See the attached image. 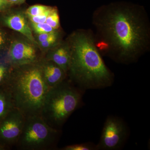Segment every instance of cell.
<instances>
[{
	"mask_svg": "<svg viewBox=\"0 0 150 150\" xmlns=\"http://www.w3.org/2000/svg\"><path fill=\"white\" fill-rule=\"evenodd\" d=\"M60 129L48 125L40 115L25 117L16 146L23 150H45L55 147L60 135Z\"/></svg>",
	"mask_w": 150,
	"mask_h": 150,
	"instance_id": "obj_5",
	"label": "cell"
},
{
	"mask_svg": "<svg viewBox=\"0 0 150 150\" xmlns=\"http://www.w3.org/2000/svg\"><path fill=\"white\" fill-rule=\"evenodd\" d=\"M5 24L15 31L20 33L33 43H36L31 30L25 17L22 14H12L5 17Z\"/></svg>",
	"mask_w": 150,
	"mask_h": 150,
	"instance_id": "obj_10",
	"label": "cell"
},
{
	"mask_svg": "<svg viewBox=\"0 0 150 150\" xmlns=\"http://www.w3.org/2000/svg\"><path fill=\"white\" fill-rule=\"evenodd\" d=\"M85 92L66 79L49 89L40 116L51 127L60 129L70 115L82 105Z\"/></svg>",
	"mask_w": 150,
	"mask_h": 150,
	"instance_id": "obj_4",
	"label": "cell"
},
{
	"mask_svg": "<svg viewBox=\"0 0 150 150\" xmlns=\"http://www.w3.org/2000/svg\"><path fill=\"white\" fill-rule=\"evenodd\" d=\"M9 5H10L9 4L7 1L0 0V11L6 8Z\"/></svg>",
	"mask_w": 150,
	"mask_h": 150,
	"instance_id": "obj_21",
	"label": "cell"
},
{
	"mask_svg": "<svg viewBox=\"0 0 150 150\" xmlns=\"http://www.w3.org/2000/svg\"><path fill=\"white\" fill-rule=\"evenodd\" d=\"M54 8L50 7V8L48 9V10L41 14L36 16H28V18L31 23H45L48 16L49 15V14L51 13Z\"/></svg>",
	"mask_w": 150,
	"mask_h": 150,
	"instance_id": "obj_17",
	"label": "cell"
},
{
	"mask_svg": "<svg viewBox=\"0 0 150 150\" xmlns=\"http://www.w3.org/2000/svg\"><path fill=\"white\" fill-rule=\"evenodd\" d=\"M62 150H96V144L92 142L69 145L62 148Z\"/></svg>",
	"mask_w": 150,
	"mask_h": 150,
	"instance_id": "obj_14",
	"label": "cell"
},
{
	"mask_svg": "<svg viewBox=\"0 0 150 150\" xmlns=\"http://www.w3.org/2000/svg\"><path fill=\"white\" fill-rule=\"evenodd\" d=\"M59 38V33L56 32L51 37L49 38L47 40L40 43V45L42 47L44 48H49L53 46L58 41Z\"/></svg>",
	"mask_w": 150,
	"mask_h": 150,
	"instance_id": "obj_19",
	"label": "cell"
},
{
	"mask_svg": "<svg viewBox=\"0 0 150 150\" xmlns=\"http://www.w3.org/2000/svg\"><path fill=\"white\" fill-rule=\"evenodd\" d=\"M46 23L55 30L59 29L60 28L59 15L58 10L56 8L54 7L51 13L49 14L46 19Z\"/></svg>",
	"mask_w": 150,
	"mask_h": 150,
	"instance_id": "obj_13",
	"label": "cell"
},
{
	"mask_svg": "<svg viewBox=\"0 0 150 150\" xmlns=\"http://www.w3.org/2000/svg\"><path fill=\"white\" fill-rule=\"evenodd\" d=\"M37 60L35 48L28 43L17 41L11 45L8 52V61L12 67L34 64L37 63Z\"/></svg>",
	"mask_w": 150,
	"mask_h": 150,
	"instance_id": "obj_8",
	"label": "cell"
},
{
	"mask_svg": "<svg viewBox=\"0 0 150 150\" xmlns=\"http://www.w3.org/2000/svg\"><path fill=\"white\" fill-rule=\"evenodd\" d=\"M10 73L8 67L4 64H0V86L6 83Z\"/></svg>",
	"mask_w": 150,
	"mask_h": 150,
	"instance_id": "obj_18",
	"label": "cell"
},
{
	"mask_svg": "<svg viewBox=\"0 0 150 150\" xmlns=\"http://www.w3.org/2000/svg\"><path fill=\"white\" fill-rule=\"evenodd\" d=\"M14 108L12 98L5 85L0 86V122Z\"/></svg>",
	"mask_w": 150,
	"mask_h": 150,
	"instance_id": "obj_12",
	"label": "cell"
},
{
	"mask_svg": "<svg viewBox=\"0 0 150 150\" xmlns=\"http://www.w3.org/2000/svg\"><path fill=\"white\" fill-rule=\"evenodd\" d=\"M10 5L21 4L25 2V0H7Z\"/></svg>",
	"mask_w": 150,
	"mask_h": 150,
	"instance_id": "obj_22",
	"label": "cell"
},
{
	"mask_svg": "<svg viewBox=\"0 0 150 150\" xmlns=\"http://www.w3.org/2000/svg\"><path fill=\"white\" fill-rule=\"evenodd\" d=\"M4 1H7V0H4Z\"/></svg>",
	"mask_w": 150,
	"mask_h": 150,
	"instance_id": "obj_24",
	"label": "cell"
},
{
	"mask_svg": "<svg viewBox=\"0 0 150 150\" xmlns=\"http://www.w3.org/2000/svg\"><path fill=\"white\" fill-rule=\"evenodd\" d=\"M50 7L41 5H35L29 7L25 13L28 17L36 16L45 12Z\"/></svg>",
	"mask_w": 150,
	"mask_h": 150,
	"instance_id": "obj_15",
	"label": "cell"
},
{
	"mask_svg": "<svg viewBox=\"0 0 150 150\" xmlns=\"http://www.w3.org/2000/svg\"><path fill=\"white\" fill-rule=\"evenodd\" d=\"M71 59L67 75L81 89H100L111 86L113 73L105 64L96 43L93 33L81 30L69 39Z\"/></svg>",
	"mask_w": 150,
	"mask_h": 150,
	"instance_id": "obj_2",
	"label": "cell"
},
{
	"mask_svg": "<svg viewBox=\"0 0 150 150\" xmlns=\"http://www.w3.org/2000/svg\"><path fill=\"white\" fill-rule=\"evenodd\" d=\"M4 85L12 98L14 106L25 117L40 115L43 103L49 90L38 62L13 67Z\"/></svg>",
	"mask_w": 150,
	"mask_h": 150,
	"instance_id": "obj_3",
	"label": "cell"
},
{
	"mask_svg": "<svg viewBox=\"0 0 150 150\" xmlns=\"http://www.w3.org/2000/svg\"><path fill=\"white\" fill-rule=\"evenodd\" d=\"M92 23L98 51L114 62L136 63L149 50V21L142 6L125 1L104 5L94 12Z\"/></svg>",
	"mask_w": 150,
	"mask_h": 150,
	"instance_id": "obj_1",
	"label": "cell"
},
{
	"mask_svg": "<svg viewBox=\"0 0 150 150\" xmlns=\"http://www.w3.org/2000/svg\"><path fill=\"white\" fill-rule=\"evenodd\" d=\"M130 134L122 118L109 115L105 119L96 150H117L123 147Z\"/></svg>",
	"mask_w": 150,
	"mask_h": 150,
	"instance_id": "obj_6",
	"label": "cell"
},
{
	"mask_svg": "<svg viewBox=\"0 0 150 150\" xmlns=\"http://www.w3.org/2000/svg\"><path fill=\"white\" fill-rule=\"evenodd\" d=\"M71 59V50L68 43L63 44L56 48L50 54L47 60L54 62L67 74Z\"/></svg>",
	"mask_w": 150,
	"mask_h": 150,
	"instance_id": "obj_11",
	"label": "cell"
},
{
	"mask_svg": "<svg viewBox=\"0 0 150 150\" xmlns=\"http://www.w3.org/2000/svg\"><path fill=\"white\" fill-rule=\"evenodd\" d=\"M43 78L49 88L54 87L67 79V73L51 61L40 63Z\"/></svg>",
	"mask_w": 150,
	"mask_h": 150,
	"instance_id": "obj_9",
	"label": "cell"
},
{
	"mask_svg": "<svg viewBox=\"0 0 150 150\" xmlns=\"http://www.w3.org/2000/svg\"><path fill=\"white\" fill-rule=\"evenodd\" d=\"M31 24H32V27L33 30L38 34L52 32V31L56 30L53 29L51 26H50L46 22L40 23H32Z\"/></svg>",
	"mask_w": 150,
	"mask_h": 150,
	"instance_id": "obj_16",
	"label": "cell"
},
{
	"mask_svg": "<svg viewBox=\"0 0 150 150\" xmlns=\"http://www.w3.org/2000/svg\"><path fill=\"white\" fill-rule=\"evenodd\" d=\"M25 119L24 114L14 108L0 122L1 149H7L16 145Z\"/></svg>",
	"mask_w": 150,
	"mask_h": 150,
	"instance_id": "obj_7",
	"label": "cell"
},
{
	"mask_svg": "<svg viewBox=\"0 0 150 150\" xmlns=\"http://www.w3.org/2000/svg\"><path fill=\"white\" fill-rule=\"evenodd\" d=\"M5 39L4 33L1 31H0V48L3 46L5 43Z\"/></svg>",
	"mask_w": 150,
	"mask_h": 150,
	"instance_id": "obj_23",
	"label": "cell"
},
{
	"mask_svg": "<svg viewBox=\"0 0 150 150\" xmlns=\"http://www.w3.org/2000/svg\"><path fill=\"white\" fill-rule=\"evenodd\" d=\"M57 32L56 31L52 32L46 33H42L39 34L38 36V40L40 43L43 42L51 37Z\"/></svg>",
	"mask_w": 150,
	"mask_h": 150,
	"instance_id": "obj_20",
	"label": "cell"
}]
</instances>
